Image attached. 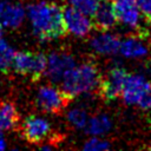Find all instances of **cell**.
I'll list each match as a JSON object with an SVG mask.
<instances>
[{
  "instance_id": "cell-13",
  "label": "cell",
  "mask_w": 151,
  "mask_h": 151,
  "mask_svg": "<svg viewBox=\"0 0 151 151\" xmlns=\"http://www.w3.org/2000/svg\"><path fill=\"white\" fill-rule=\"evenodd\" d=\"M117 19L129 26L137 27L140 21V12L136 5V2H114Z\"/></svg>"
},
{
  "instance_id": "cell-9",
  "label": "cell",
  "mask_w": 151,
  "mask_h": 151,
  "mask_svg": "<svg viewBox=\"0 0 151 151\" xmlns=\"http://www.w3.org/2000/svg\"><path fill=\"white\" fill-rule=\"evenodd\" d=\"M22 136L24 138L29 142V143H40L42 142L50 133L51 131V125L50 123L37 116H28L25 118L22 123Z\"/></svg>"
},
{
  "instance_id": "cell-14",
  "label": "cell",
  "mask_w": 151,
  "mask_h": 151,
  "mask_svg": "<svg viewBox=\"0 0 151 151\" xmlns=\"http://www.w3.org/2000/svg\"><path fill=\"white\" fill-rule=\"evenodd\" d=\"M120 54L130 59H140L147 54V47L144 41L136 37H129L120 41L119 50Z\"/></svg>"
},
{
  "instance_id": "cell-17",
  "label": "cell",
  "mask_w": 151,
  "mask_h": 151,
  "mask_svg": "<svg viewBox=\"0 0 151 151\" xmlns=\"http://www.w3.org/2000/svg\"><path fill=\"white\" fill-rule=\"evenodd\" d=\"M15 51L13 47L0 38V72H8V70L12 67L13 58H14Z\"/></svg>"
},
{
  "instance_id": "cell-19",
  "label": "cell",
  "mask_w": 151,
  "mask_h": 151,
  "mask_svg": "<svg viewBox=\"0 0 151 151\" xmlns=\"http://www.w3.org/2000/svg\"><path fill=\"white\" fill-rule=\"evenodd\" d=\"M68 5L77 11L81 12L85 15L93 17L97 7H98V1L97 0H67Z\"/></svg>"
},
{
  "instance_id": "cell-2",
  "label": "cell",
  "mask_w": 151,
  "mask_h": 151,
  "mask_svg": "<svg viewBox=\"0 0 151 151\" xmlns=\"http://www.w3.org/2000/svg\"><path fill=\"white\" fill-rule=\"evenodd\" d=\"M100 79V73L96 65L91 63L76 65L61 78V91L70 100L97 88Z\"/></svg>"
},
{
  "instance_id": "cell-15",
  "label": "cell",
  "mask_w": 151,
  "mask_h": 151,
  "mask_svg": "<svg viewBox=\"0 0 151 151\" xmlns=\"http://www.w3.org/2000/svg\"><path fill=\"white\" fill-rule=\"evenodd\" d=\"M111 127H112V120L110 119V117L100 113V114L88 118L84 129L91 136L100 137L103 134H106L111 130Z\"/></svg>"
},
{
  "instance_id": "cell-11",
  "label": "cell",
  "mask_w": 151,
  "mask_h": 151,
  "mask_svg": "<svg viewBox=\"0 0 151 151\" xmlns=\"http://www.w3.org/2000/svg\"><path fill=\"white\" fill-rule=\"evenodd\" d=\"M93 22L96 27H98L101 31H107L112 28L116 22L118 21L114 4L106 1H101V4H98V7L93 14Z\"/></svg>"
},
{
  "instance_id": "cell-12",
  "label": "cell",
  "mask_w": 151,
  "mask_h": 151,
  "mask_svg": "<svg viewBox=\"0 0 151 151\" xmlns=\"http://www.w3.org/2000/svg\"><path fill=\"white\" fill-rule=\"evenodd\" d=\"M119 45H120V40L118 39V37L107 32H101L94 35L91 40V47L93 48V51L97 52L98 54H104V55L117 53L119 50Z\"/></svg>"
},
{
  "instance_id": "cell-23",
  "label": "cell",
  "mask_w": 151,
  "mask_h": 151,
  "mask_svg": "<svg viewBox=\"0 0 151 151\" xmlns=\"http://www.w3.org/2000/svg\"><path fill=\"white\" fill-rule=\"evenodd\" d=\"M114 2H136V0H113Z\"/></svg>"
},
{
  "instance_id": "cell-10",
  "label": "cell",
  "mask_w": 151,
  "mask_h": 151,
  "mask_svg": "<svg viewBox=\"0 0 151 151\" xmlns=\"http://www.w3.org/2000/svg\"><path fill=\"white\" fill-rule=\"evenodd\" d=\"M26 11L21 4L0 1V21L7 28H18L25 20Z\"/></svg>"
},
{
  "instance_id": "cell-21",
  "label": "cell",
  "mask_w": 151,
  "mask_h": 151,
  "mask_svg": "<svg viewBox=\"0 0 151 151\" xmlns=\"http://www.w3.org/2000/svg\"><path fill=\"white\" fill-rule=\"evenodd\" d=\"M136 5L140 14L151 21V0H136Z\"/></svg>"
},
{
  "instance_id": "cell-16",
  "label": "cell",
  "mask_w": 151,
  "mask_h": 151,
  "mask_svg": "<svg viewBox=\"0 0 151 151\" xmlns=\"http://www.w3.org/2000/svg\"><path fill=\"white\" fill-rule=\"evenodd\" d=\"M19 116L17 109L11 103L0 104V133L6 132L15 126Z\"/></svg>"
},
{
  "instance_id": "cell-3",
  "label": "cell",
  "mask_w": 151,
  "mask_h": 151,
  "mask_svg": "<svg viewBox=\"0 0 151 151\" xmlns=\"http://www.w3.org/2000/svg\"><path fill=\"white\" fill-rule=\"evenodd\" d=\"M120 96L129 105L151 109V83L142 74H127Z\"/></svg>"
},
{
  "instance_id": "cell-4",
  "label": "cell",
  "mask_w": 151,
  "mask_h": 151,
  "mask_svg": "<svg viewBox=\"0 0 151 151\" xmlns=\"http://www.w3.org/2000/svg\"><path fill=\"white\" fill-rule=\"evenodd\" d=\"M47 57L42 53H32L27 51L15 52L12 67L15 72L22 76H31L33 79L45 74Z\"/></svg>"
},
{
  "instance_id": "cell-5",
  "label": "cell",
  "mask_w": 151,
  "mask_h": 151,
  "mask_svg": "<svg viewBox=\"0 0 151 151\" xmlns=\"http://www.w3.org/2000/svg\"><path fill=\"white\" fill-rule=\"evenodd\" d=\"M67 101L68 98L63 93V91L51 85L41 86L37 92V105L50 113L60 112L66 106Z\"/></svg>"
},
{
  "instance_id": "cell-1",
  "label": "cell",
  "mask_w": 151,
  "mask_h": 151,
  "mask_svg": "<svg viewBox=\"0 0 151 151\" xmlns=\"http://www.w3.org/2000/svg\"><path fill=\"white\" fill-rule=\"evenodd\" d=\"M27 18L33 32L44 40L57 39L66 33L63 9L53 1L41 0L27 7Z\"/></svg>"
},
{
  "instance_id": "cell-6",
  "label": "cell",
  "mask_w": 151,
  "mask_h": 151,
  "mask_svg": "<svg viewBox=\"0 0 151 151\" xmlns=\"http://www.w3.org/2000/svg\"><path fill=\"white\" fill-rule=\"evenodd\" d=\"M126 76L127 73L123 67L117 66L111 68L105 76V78L100 79V83L98 85L101 97L107 101L119 97L122 94Z\"/></svg>"
},
{
  "instance_id": "cell-20",
  "label": "cell",
  "mask_w": 151,
  "mask_h": 151,
  "mask_svg": "<svg viewBox=\"0 0 151 151\" xmlns=\"http://www.w3.org/2000/svg\"><path fill=\"white\" fill-rule=\"evenodd\" d=\"M84 150H88V151H99V150H107L110 149V144L107 140L105 139H101L99 137H96L93 136L91 139H88L84 146H83Z\"/></svg>"
},
{
  "instance_id": "cell-22",
  "label": "cell",
  "mask_w": 151,
  "mask_h": 151,
  "mask_svg": "<svg viewBox=\"0 0 151 151\" xmlns=\"http://www.w3.org/2000/svg\"><path fill=\"white\" fill-rule=\"evenodd\" d=\"M5 149H6V142H5L4 137H2L1 133H0V151H1V150H5Z\"/></svg>"
},
{
  "instance_id": "cell-25",
  "label": "cell",
  "mask_w": 151,
  "mask_h": 151,
  "mask_svg": "<svg viewBox=\"0 0 151 151\" xmlns=\"http://www.w3.org/2000/svg\"><path fill=\"white\" fill-rule=\"evenodd\" d=\"M149 70H150V72H151V59H150V61H149Z\"/></svg>"
},
{
  "instance_id": "cell-26",
  "label": "cell",
  "mask_w": 151,
  "mask_h": 151,
  "mask_svg": "<svg viewBox=\"0 0 151 151\" xmlns=\"http://www.w3.org/2000/svg\"><path fill=\"white\" fill-rule=\"evenodd\" d=\"M97 1H100L101 2V1H106V0H97Z\"/></svg>"
},
{
  "instance_id": "cell-18",
  "label": "cell",
  "mask_w": 151,
  "mask_h": 151,
  "mask_svg": "<svg viewBox=\"0 0 151 151\" xmlns=\"http://www.w3.org/2000/svg\"><path fill=\"white\" fill-rule=\"evenodd\" d=\"M67 120L72 126L77 129H84L88 120V116L85 109L73 107L67 112Z\"/></svg>"
},
{
  "instance_id": "cell-24",
  "label": "cell",
  "mask_w": 151,
  "mask_h": 151,
  "mask_svg": "<svg viewBox=\"0 0 151 151\" xmlns=\"http://www.w3.org/2000/svg\"><path fill=\"white\" fill-rule=\"evenodd\" d=\"M2 28H4V26H2V24H1V21H0V38H1V35H2Z\"/></svg>"
},
{
  "instance_id": "cell-27",
  "label": "cell",
  "mask_w": 151,
  "mask_h": 151,
  "mask_svg": "<svg viewBox=\"0 0 151 151\" xmlns=\"http://www.w3.org/2000/svg\"><path fill=\"white\" fill-rule=\"evenodd\" d=\"M150 149H151V146H150Z\"/></svg>"
},
{
  "instance_id": "cell-7",
  "label": "cell",
  "mask_w": 151,
  "mask_h": 151,
  "mask_svg": "<svg viewBox=\"0 0 151 151\" xmlns=\"http://www.w3.org/2000/svg\"><path fill=\"white\" fill-rule=\"evenodd\" d=\"M63 19L66 32H70L76 37L87 35L93 27L91 17L83 14L71 6L63 9Z\"/></svg>"
},
{
  "instance_id": "cell-8",
  "label": "cell",
  "mask_w": 151,
  "mask_h": 151,
  "mask_svg": "<svg viewBox=\"0 0 151 151\" xmlns=\"http://www.w3.org/2000/svg\"><path fill=\"white\" fill-rule=\"evenodd\" d=\"M76 66L73 57L66 52H52L47 57L45 74L53 83L60 81L61 78L72 67Z\"/></svg>"
}]
</instances>
